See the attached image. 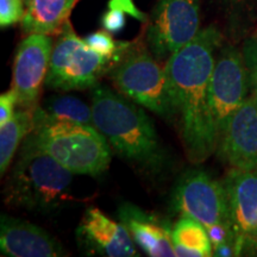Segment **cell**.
<instances>
[{
	"label": "cell",
	"mask_w": 257,
	"mask_h": 257,
	"mask_svg": "<svg viewBox=\"0 0 257 257\" xmlns=\"http://www.w3.org/2000/svg\"><path fill=\"white\" fill-rule=\"evenodd\" d=\"M233 2H236V0H233Z\"/></svg>",
	"instance_id": "obj_28"
},
{
	"label": "cell",
	"mask_w": 257,
	"mask_h": 257,
	"mask_svg": "<svg viewBox=\"0 0 257 257\" xmlns=\"http://www.w3.org/2000/svg\"><path fill=\"white\" fill-rule=\"evenodd\" d=\"M86 43L92 48L93 50L99 53L100 55L111 57L115 61H119L121 55L130 47V44L125 42H114L108 31H95L86 37Z\"/></svg>",
	"instance_id": "obj_20"
},
{
	"label": "cell",
	"mask_w": 257,
	"mask_h": 257,
	"mask_svg": "<svg viewBox=\"0 0 257 257\" xmlns=\"http://www.w3.org/2000/svg\"><path fill=\"white\" fill-rule=\"evenodd\" d=\"M34 110L24 108L22 111L15 112L14 117L8 123L0 126V173L2 175H4L8 170L22 141L34 131Z\"/></svg>",
	"instance_id": "obj_19"
},
{
	"label": "cell",
	"mask_w": 257,
	"mask_h": 257,
	"mask_svg": "<svg viewBox=\"0 0 257 257\" xmlns=\"http://www.w3.org/2000/svg\"><path fill=\"white\" fill-rule=\"evenodd\" d=\"M111 80L121 94L154 113H174L166 69L143 48L128 47L111 69Z\"/></svg>",
	"instance_id": "obj_6"
},
{
	"label": "cell",
	"mask_w": 257,
	"mask_h": 257,
	"mask_svg": "<svg viewBox=\"0 0 257 257\" xmlns=\"http://www.w3.org/2000/svg\"><path fill=\"white\" fill-rule=\"evenodd\" d=\"M78 0H29L22 29L27 34H60Z\"/></svg>",
	"instance_id": "obj_16"
},
{
	"label": "cell",
	"mask_w": 257,
	"mask_h": 257,
	"mask_svg": "<svg viewBox=\"0 0 257 257\" xmlns=\"http://www.w3.org/2000/svg\"><path fill=\"white\" fill-rule=\"evenodd\" d=\"M173 204L181 216L191 217L206 229L214 256H237L223 182L201 170H191L179 180Z\"/></svg>",
	"instance_id": "obj_4"
},
{
	"label": "cell",
	"mask_w": 257,
	"mask_h": 257,
	"mask_svg": "<svg viewBox=\"0 0 257 257\" xmlns=\"http://www.w3.org/2000/svg\"><path fill=\"white\" fill-rule=\"evenodd\" d=\"M172 240L178 257H210L213 255L210 236L204 225L182 216L172 230Z\"/></svg>",
	"instance_id": "obj_18"
},
{
	"label": "cell",
	"mask_w": 257,
	"mask_h": 257,
	"mask_svg": "<svg viewBox=\"0 0 257 257\" xmlns=\"http://www.w3.org/2000/svg\"><path fill=\"white\" fill-rule=\"evenodd\" d=\"M249 91V74L243 53L231 46L224 47L208 85V107L218 143L230 117L243 104Z\"/></svg>",
	"instance_id": "obj_8"
},
{
	"label": "cell",
	"mask_w": 257,
	"mask_h": 257,
	"mask_svg": "<svg viewBox=\"0 0 257 257\" xmlns=\"http://www.w3.org/2000/svg\"><path fill=\"white\" fill-rule=\"evenodd\" d=\"M73 174L27 137L5 188V202L29 211H53L72 201Z\"/></svg>",
	"instance_id": "obj_3"
},
{
	"label": "cell",
	"mask_w": 257,
	"mask_h": 257,
	"mask_svg": "<svg viewBox=\"0 0 257 257\" xmlns=\"http://www.w3.org/2000/svg\"><path fill=\"white\" fill-rule=\"evenodd\" d=\"M23 2H24V4H25V5H28V3H29V0H23Z\"/></svg>",
	"instance_id": "obj_27"
},
{
	"label": "cell",
	"mask_w": 257,
	"mask_h": 257,
	"mask_svg": "<svg viewBox=\"0 0 257 257\" xmlns=\"http://www.w3.org/2000/svg\"><path fill=\"white\" fill-rule=\"evenodd\" d=\"M199 0H159L148 28V43L154 55L166 59L198 35Z\"/></svg>",
	"instance_id": "obj_9"
},
{
	"label": "cell",
	"mask_w": 257,
	"mask_h": 257,
	"mask_svg": "<svg viewBox=\"0 0 257 257\" xmlns=\"http://www.w3.org/2000/svg\"><path fill=\"white\" fill-rule=\"evenodd\" d=\"M35 126L55 121H69L93 125L92 107L85 102L70 95L54 96L48 99L42 107L34 110Z\"/></svg>",
	"instance_id": "obj_17"
},
{
	"label": "cell",
	"mask_w": 257,
	"mask_h": 257,
	"mask_svg": "<svg viewBox=\"0 0 257 257\" xmlns=\"http://www.w3.org/2000/svg\"><path fill=\"white\" fill-rule=\"evenodd\" d=\"M218 153L232 168L257 169V100L252 93L230 117L219 138Z\"/></svg>",
	"instance_id": "obj_11"
},
{
	"label": "cell",
	"mask_w": 257,
	"mask_h": 257,
	"mask_svg": "<svg viewBox=\"0 0 257 257\" xmlns=\"http://www.w3.org/2000/svg\"><path fill=\"white\" fill-rule=\"evenodd\" d=\"M16 104H18V99L12 89L3 93L0 96V126L8 123L14 117Z\"/></svg>",
	"instance_id": "obj_24"
},
{
	"label": "cell",
	"mask_w": 257,
	"mask_h": 257,
	"mask_svg": "<svg viewBox=\"0 0 257 257\" xmlns=\"http://www.w3.org/2000/svg\"><path fill=\"white\" fill-rule=\"evenodd\" d=\"M76 232L80 243L91 253L107 257L140 255L125 225L112 220L99 208L91 207L85 212Z\"/></svg>",
	"instance_id": "obj_13"
},
{
	"label": "cell",
	"mask_w": 257,
	"mask_h": 257,
	"mask_svg": "<svg viewBox=\"0 0 257 257\" xmlns=\"http://www.w3.org/2000/svg\"><path fill=\"white\" fill-rule=\"evenodd\" d=\"M223 185L238 256L248 248L257 231V169L233 168L226 175Z\"/></svg>",
	"instance_id": "obj_12"
},
{
	"label": "cell",
	"mask_w": 257,
	"mask_h": 257,
	"mask_svg": "<svg viewBox=\"0 0 257 257\" xmlns=\"http://www.w3.org/2000/svg\"><path fill=\"white\" fill-rule=\"evenodd\" d=\"M93 125L123 159L146 169H156L163 161L155 127L142 108L124 94L104 85L92 92Z\"/></svg>",
	"instance_id": "obj_2"
},
{
	"label": "cell",
	"mask_w": 257,
	"mask_h": 257,
	"mask_svg": "<svg viewBox=\"0 0 257 257\" xmlns=\"http://www.w3.org/2000/svg\"><path fill=\"white\" fill-rule=\"evenodd\" d=\"M243 57L249 74L250 91L257 100V38L251 37L244 42Z\"/></svg>",
	"instance_id": "obj_21"
},
{
	"label": "cell",
	"mask_w": 257,
	"mask_h": 257,
	"mask_svg": "<svg viewBox=\"0 0 257 257\" xmlns=\"http://www.w3.org/2000/svg\"><path fill=\"white\" fill-rule=\"evenodd\" d=\"M53 42L48 35L30 34L19 44L14 63L12 91L21 107L34 110L49 69Z\"/></svg>",
	"instance_id": "obj_10"
},
{
	"label": "cell",
	"mask_w": 257,
	"mask_h": 257,
	"mask_svg": "<svg viewBox=\"0 0 257 257\" xmlns=\"http://www.w3.org/2000/svg\"><path fill=\"white\" fill-rule=\"evenodd\" d=\"M221 36L216 28L200 30L189 43L173 54L165 66L174 113L188 159L206 160L218 148L208 107V85L214 68V51Z\"/></svg>",
	"instance_id": "obj_1"
},
{
	"label": "cell",
	"mask_w": 257,
	"mask_h": 257,
	"mask_svg": "<svg viewBox=\"0 0 257 257\" xmlns=\"http://www.w3.org/2000/svg\"><path fill=\"white\" fill-rule=\"evenodd\" d=\"M125 12L118 9H110L102 15L101 24L110 34H118L125 27Z\"/></svg>",
	"instance_id": "obj_23"
},
{
	"label": "cell",
	"mask_w": 257,
	"mask_h": 257,
	"mask_svg": "<svg viewBox=\"0 0 257 257\" xmlns=\"http://www.w3.org/2000/svg\"><path fill=\"white\" fill-rule=\"evenodd\" d=\"M23 0H0V25L2 28L10 27L24 17Z\"/></svg>",
	"instance_id": "obj_22"
},
{
	"label": "cell",
	"mask_w": 257,
	"mask_h": 257,
	"mask_svg": "<svg viewBox=\"0 0 257 257\" xmlns=\"http://www.w3.org/2000/svg\"><path fill=\"white\" fill-rule=\"evenodd\" d=\"M0 250L10 257H57L64 250L57 240L36 225L8 216L0 218Z\"/></svg>",
	"instance_id": "obj_14"
},
{
	"label": "cell",
	"mask_w": 257,
	"mask_h": 257,
	"mask_svg": "<svg viewBox=\"0 0 257 257\" xmlns=\"http://www.w3.org/2000/svg\"><path fill=\"white\" fill-rule=\"evenodd\" d=\"M28 138L74 174L99 175L111 162L107 140L94 125L46 123L35 126Z\"/></svg>",
	"instance_id": "obj_5"
},
{
	"label": "cell",
	"mask_w": 257,
	"mask_h": 257,
	"mask_svg": "<svg viewBox=\"0 0 257 257\" xmlns=\"http://www.w3.org/2000/svg\"><path fill=\"white\" fill-rule=\"evenodd\" d=\"M249 246H250V248H257V231H256V233L253 234L252 239L250 240ZM249 246H248V248H249Z\"/></svg>",
	"instance_id": "obj_26"
},
{
	"label": "cell",
	"mask_w": 257,
	"mask_h": 257,
	"mask_svg": "<svg viewBox=\"0 0 257 257\" xmlns=\"http://www.w3.org/2000/svg\"><path fill=\"white\" fill-rule=\"evenodd\" d=\"M115 63L114 59L100 55L76 36L68 22L53 47L46 85L62 91L94 87Z\"/></svg>",
	"instance_id": "obj_7"
},
{
	"label": "cell",
	"mask_w": 257,
	"mask_h": 257,
	"mask_svg": "<svg viewBox=\"0 0 257 257\" xmlns=\"http://www.w3.org/2000/svg\"><path fill=\"white\" fill-rule=\"evenodd\" d=\"M120 221L125 225L134 242L152 257L176 256L170 227L154 214L144 212L133 204L119 208Z\"/></svg>",
	"instance_id": "obj_15"
},
{
	"label": "cell",
	"mask_w": 257,
	"mask_h": 257,
	"mask_svg": "<svg viewBox=\"0 0 257 257\" xmlns=\"http://www.w3.org/2000/svg\"><path fill=\"white\" fill-rule=\"evenodd\" d=\"M108 8L110 9H118L125 14L133 16L134 18L138 21H146L147 17L143 12H141L136 6H135L133 0H110L108 2Z\"/></svg>",
	"instance_id": "obj_25"
}]
</instances>
